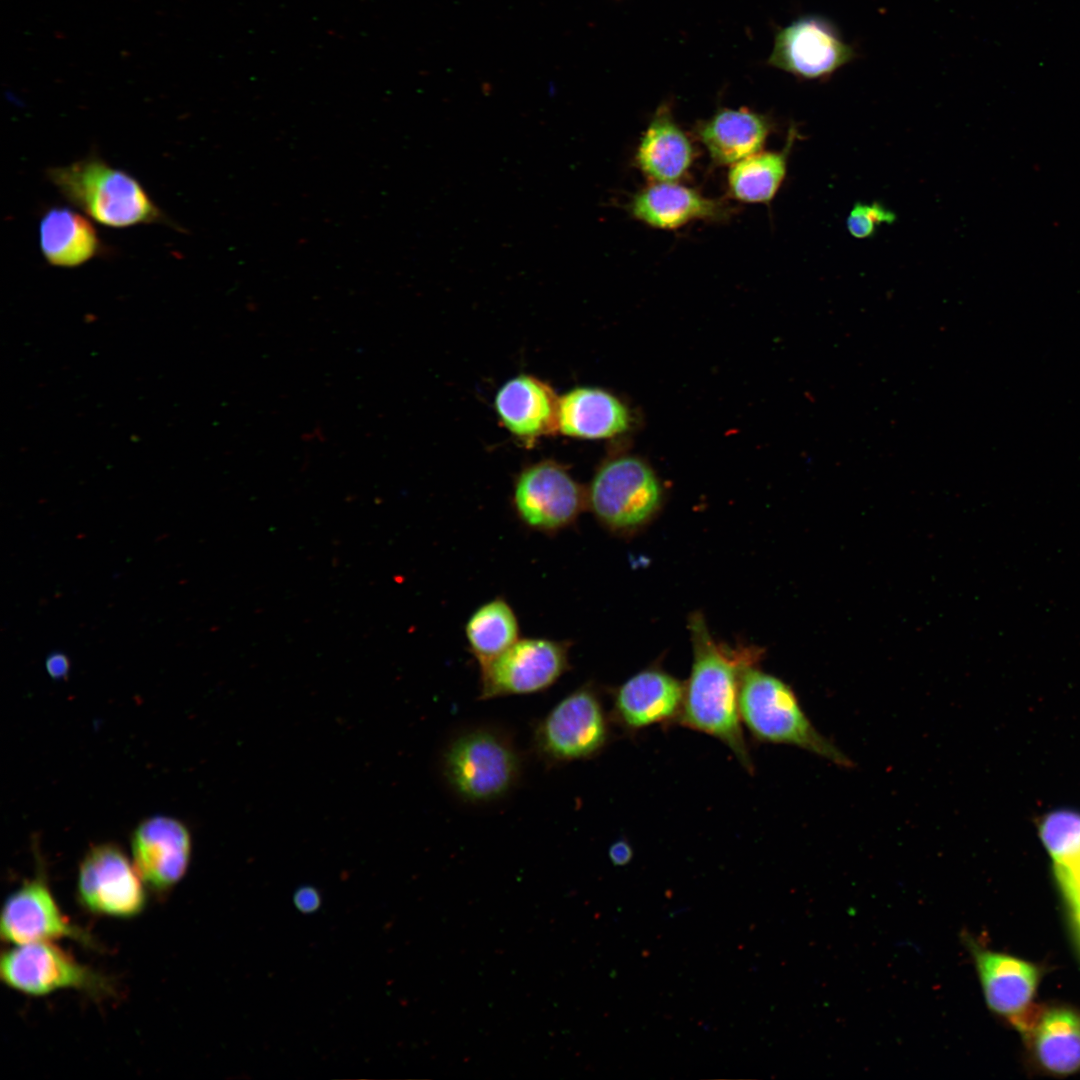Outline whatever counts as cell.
<instances>
[{
    "mask_svg": "<svg viewBox=\"0 0 1080 1080\" xmlns=\"http://www.w3.org/2000/svg\"><path fill=\"white\" fill-rule=\"evenodd\" d=\"M689 628L693 662L677 722L721 741L752 773L754 766L742 730L739 692L743 671L755 665L760 654L755 649H732L717 643L700 614L690 617Z\"/></svg>",
    "mask_w": 1080,
    "mask_h": 1080,
    "instance_id": "cell-1",
    "label": "cell"
},
{
    "mask_svg": "<svg viewBox=\"0 0 1080 1080\" xmlns=\"http://www.w3.org/2000/svg\"><path fill=\"white\" fill-rule=\"evenodd\" d=\"M525 755L512 732L496 723L458 728L440 748L437 769L445 789L470 807L496 805L519 786Z\"/></svg>",
    "mask_w": 1080,
    "mask_h": 1080,
    "instance_id": "cell-2",
    "label": "cell"
},
{
    "mask_svg": "<svg viewBox=\"0 0 1080 1080\" xmlns=\"http://www.w3.org/2000/svg\"><path fill=\"white\" fill-rule=\"evenodd\" d=\"M46 174L69 203L102 225L125 228L156 223L178 228L135 177L94 154L49 168Z\"/></svg>",
    "mask_w": 1080,
    "mask_h": 1080,
    "instance_id": "cell-3",
    "label": "cell"
},
{
    "mask_svg": "<svg viewBox=\"0 0 1080 1080\" xmlns=\"http://www.w3.org/2000/svg\"><path fill=\"white\" fill-rule=\"evenodd\" d=\"M739 709L742 723L757 740L796 746L841 767L853 766L852 761L814 727L793 689L755 665L742 673Z\"/></svg>",
    "mask_w": 1080,
    "mask_h": 1080,
    "instance_id": "cell-4",
    "label": "cell"
},
{
    "mask_svg": "<svg viewBox=\"0 0 1080 1080\" xmlns=\"http://www.w3.org/2000/svg\"><path fill=\"white\" fill-rule=\"evenodd\" d=\"M609 716L592 683L559 700L531 731V751L546 768H556L597 756L609 743Z\"/></svg>",
    "mask_w": 1080,
    "mask_h": 1080,
    "instance_id": "cell-5",
    "label": "cell"
},
{
    "mask_svg": "<svg viewBox=\"0 0 1080 1080\" xmlns=\"http://www.w3.org/2000/svg\"><path fill=\"white\" fill-rule=\"evenodd\" d=\"M587 492V508L606 529L632 531L646 524L662 502V488L643 460L621 456L603 463Z\"/></svg>",
    "mask_w": 1080,
    "mask_h": 1080,
    "instance_id": "cell-6",
    "label": "cell"
},
{
    "mask_svg": "<svg viewBox=\"0 0 1080 1080\" xmlns=\"http://www.w3.org/2000/svg\"><path fill=\"white\" fill-rule=\"evenodd\" d=\"M0 977L9 988L29 996L68 989L96 997L113 992L111 981L54 942L13 945L1 956Z\"/></svg>",
    "mask_w": 1080,
    "mask_h": 1080,
    "instance_id": "cell-7",
    "label": "cell"
},
{
    "mask_svg": "<svg viewBox=\"0 0 1080 1080\" xmlns=\"http://www.w3.org/2000/svg\"><path fill=\"white\" fill-rule=\"evenodd\" d=\"M571 643L545 637L519 638L480 666L479 700L544 692L570 670Z\"/></svg>",
    "mask_w": 1080,
    "mask_h": 1080,
    "instance_id": "cell-8",
    "label": "cell"
},
{
    "mask_svg": "<svg viewBox=\"0 0 1080 1080\" xmlns=\"http://www.w3.org/2000/svg\"><path fill=\"white\" fill-rule=\"evenodd\" d=\"M511 504L523 526L553 536L575 525L587 508V492L564 466L542 461L517 476Z\"/></svg>",
    "mask_w": 1080,
    "mask_h": 1080,
    "instance_id": "cell-9",
    "label": "cell"
},
{
    "mask_svg": "<svg viewBox=\"0 0 1080 1080\" xmlns=\"http://www.w3.org/2000/svg\"><path fill=\"white\" fill-rule=\"evenodd\" d=\"M145 886L133 861L115 844H97L81 860L77 896L93 914L121 919L138 916L147 904Z\"/></svg>",
    "mask_w": 1080,
    "mask_h": 1080,
    "instance_id": "cell-10",
    "label": "cell"
},
{
    "mask_svg": "<svg viewBox=\"0 0 1080 1080\" xmlns=\"http://www.w3.org/2000/svg\"><path fill=\"white\" fill-rule=\"evenodd\" d=\"M856 57L829 20L807 15L777 31L767 62L802 80L825 81Z\"/></svg>",
    "mask_w": 1080,
    "mask_h": 1080,
    "instance_id": "cell-11",
    "label": "cell"
},
{
    "mask_svg": "<svg viewBox=\"0 0 1080 1080\" xmlns=\"http://www.w3.org/2000/svg\"><path fill=\"white\" fill-rule=\"evenodd\" d=\"M1 938L11 945L71 939L89 947L93 938L60 909L42 871L24 882L4 902Z\"/></svg>",
    "mask_w": 1080,
    "mask_h": 1080,
    "instance_id": "cell-12",
    "label": "cell"
},
{
    "mask_svg": "<svg viewBox=\"0 0 1080 1080\" xmlns=\"http://www.w3.org/2000/svg\"><path fill=\"white\" fill-rule=\"evenodd\" d=\"M131 853L146 886L164 893L176 886L187 872L192 855L191 834L175 818L149 817L134 830Z\"/></svg>",
    "mask_w": 1080,
    "mask_h": 1080,
    "instance_id": "cell-13",
    "label": "cell"
},
{
    "mask_svg": "<svg viewBox=\"0 0 1080 1080\" xmlns=\"http://www.w3.org/2000/svg\"><path fill=\"white\" fill-rule=\"evenodd\" d=\"M684 684L656 668L642 670L612 693L610 717L626 731H637L671 720L677 721Z\"/></svg>",
    "mask_w": 1080,
    "mask_h": 1080,
    "instance_id": "cell-14",
    "label": "cell"
},
{
    "mask_svg": "<svg viewBox=\"0 0 1080 1080\" xmlns=\"http://www.w3.org/2000/svg\"><path fill=\"white\" fill-rule=\"evenodd\" d=\"M628 209L636 220L661 230H675L699 220L723 221L732 212L726 202L678 182H652L633 195Z\"/></svg>",
    "mask_w": 1080,
    "mask_h": 1080,
    "instance_id": "cell-15",
    "label": "cell"
},
{
    "mask_svg": "<svg viewBox=\"0 0 1080 1080\" xmlns=\"http://www.w3.org/2000/svg\"><path fill=\"white\" fill-rule=\"evenodd\" d=\"M773 127L768 116L741 107L718 109L695 130L710 160L718 166H731L761 151Z\"/></svg>",
    "mask_w": 1080,
    "mask_h": 1080,
    "instance_id": "cell-16",
    "label": "cell"
},
{
    "mask_svg": "<svg viewBox=\"0 0 1080 1080\" xmlns=\"http://www.w3.org/2000/svg\"><path fill=\"white\" fill-rule=\"evenodd\" d=\"M559 404L560 399L550 386L528 375L507 381L495 398L496 411L504 426L525 439L559 429Z\"/></svg>",
    "mask_w": 1080,
    "mask_h": 1080,
    "instance_id": "cell-17",
    "label": "cell"
},
{
    "mask_svg": "<svg viewBox=\"0 0 1080 1080\" xmlns=\"http://www.w3.org/2000/svg\"><path fill=\"white\" fill-rule=\"evenodd\" d=\"M695 149L669 105L656 110L638 143L634 161L651 182H678L691 168Z\"/></svg>",
    "mask_w": 1080,
    "mask_h": 1080,
    "instance_id": "cell-18",
    "label": "cell"
},
{
    "mask_svg": "<svg viewBox=\"0 0 1080 1080\" xmlns=\"http://www.w3.org/2000/svg\"><path fill=\"white\" fill-rule=\"evenodd\" d=\"M972 953L989 1008L1012 1019L1029 1008L1039 981L1036 966L973 946Z\"/></svg>",
    "mask_w": 1080,
    "mask_h": 1080,
    "instance_id": "cell-19",
    "label": "cell"
},
{
    "mask_svg": "<svg viewBox=\"0 0 1080 1080\" xmlns=\"http://www.w3.org/2000/svg\"><path fill=\"white\" fill-rule=\"evenodd\" d=\"M630 415L613 394L594 387H577L560 398L559 429L583 439L610 438L626 431Z\"/></svg>",
    "mask_w": 1080,
    "mask_h": 1080,
    "instance_id": "cell-20",
    "label": "cell"
},
{
    "mask_svg": "<svg viewBox=\"0 0 1080 1080\" xmlns=\"http://www.w3.org/2000/svg\"><path fill=\"white\" fill-rule=\"evenodd\" d=\"M40 248L46 261L53 266H80L103 250L101 239L91 222L67 207H52L45 212L39 226Z\"/></svg>",
    "mask_w": 1080,
    "mask_h": 1080,
    "instance_id": "cell-21",
    "label": "cell"
},
{
    "mask_svg": "<svg viewBox=\"0 0 1080 1080\" xmlns=\"http://www.w3.org/2000/svg\"><path fill=\"white\" fill-rule=\"evenodd\" d=\"M798 136L796 128L791 127L782 149L761 150L731 165L727 174L729 195L743 203L769 204L786 178L789 156Z\"/></svg>",
    "mask_w": 1080,
    "mask_h": 1080,
    "instance_id": "cell-22",
    "label": "cell"
},
{
    "mask_svg": "<svg viewBox=\"0 0 1080 1080\" xmlns=\"http://www.w3.org/2000/svg\"><path fill=\"white\" fill-rule=\"evenodd\" d=\"M1038 1063L1046 1071L1067 1075L1080 1070V1015L1069 1009L1042 1012L1029 1034Z\"/></svg>",
    "mask_w": 1080,
    "mask_h": 1080,
    "instance_id": "cell-23",
    "label": "cell"
},
{
    "mask_svg": "<svg viewBox=\"0 0 1080 1080\" xmlns=\"http://www.w3.org/2000/svg\"><path fill=\"white\" fill-rule=\"evenodd\" d=\"M519 634L517 614L501 596L478 606L465 624L468 650L479 666L503 653L520 638Z\"/></svg>",
    "mask_w": 1080,
    "mask_h": 1080,
    "instance_id": "cell-24",
    "label": "cell"
},
{
    "mask_svg": "<svg viewBox=\"0 0 1080 1080\" xmlns=\"http://www.w3.org/2000/svg\"><path fill=\"white\" fill-rule=\"evenodd\" d=\"M1038 832L1054 866L1069 865L1079 855V812L1068 809L1049 812L1040 819Z\"/></svg>",
    "mask_w": 1080,
    "mask_h": 1080,
    "instance_id": "cell-25",
    "label": "cell"
},
{
    "mask_svg": "<svg viewBox=\"0 0 1080 1080\" xmlns=\"http://www.w3.org/2000/svg\"><path fill=\"white\" fill-rule=\"evenodd\" d=\"M896 214L877 201L871 203L856 202L850 210L846 225L847 230L856 239L872 237L883 224H893Z\"/></svg>",
    "mask_w": 1080,
    "mask_h": 1080,
    "instance_id": "cell-26",
    "label": "cell"
},
{
    "mask_svg": "<svg viewBox=\"0 0 1080 1080\" xmlns=\"http://www.w3.org/2000/svg\"><path fill=\"white\" fill-rule=\"evenodd\" d=\"M1055 874L1076 917L1080 916V853L1066 866H1055Z\"/></svg>",
    "mask_w": 1080,
    "mask_h": 1080,
    "instance_id": "cell-27",
    "label": "cell"
},
{
    "mask_svg": "<svg viewBox=\"0 0 1080 1080\" xmlns=\"http://www.w3.org/2000/svg\"><path fill=\"white\" fill-rule=\"evenodd\" d=\"M293 900L296 908L302 913L315 912L321 905V895L312 886H303L297 889Z\"/></svg>",
    "mask_w": 1080,
    "mask_h": 1080,
    "instance_id": "cell-28",
    "label": "cell"
},
{
    "mask_svg": "<svg viewBox=\"0 0 1080 1080\" xmlns=\"http://www.w3.org/2000/svg\"><path fill=\"white\" fill-rule=\"evenodd\" d=\"M608 856L614 866H624L631 861L633 850L628 841L619 839L609 847Z\"/></svg>",
    "mask_w": 1080,
    "mask_h": 1080,
    "instance_id": "cell-29",
    "label": "cell"
},
{
    "mask_svg": "<svg viewBox=\"0 0 1080 1080\" xmlns=\"http://www.w3.org/2000/svg\"><path fill=\"white\" fill-rule=\"evenodd\" d=\"M46 668L53 678L59 679L67 674L69 661L64 654L53 653L47 657Z\"/></svg>",
    "mask_w": 1080,
    "mask_h": 1080,
    "instance_id": "cell-30",
    "label": "cell"
},
{
    "mask_svg": "<svg viewBox=\"0 0 1080 1080\" xmlns=\"http://www.w3.org/2000/svg\"><path fill=\"white\" fill-rule=\"evenodd\" d=\"M1076 919H1077V921H1078V923H1079V927H1080V916H1079V917H1076Z\"/></svg>",
    "mask_w": 1080,
    "mask_h": 1080,
    "instance_id": "cell-31",
    "label": "cell"
}]
</instances>
